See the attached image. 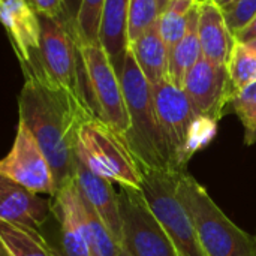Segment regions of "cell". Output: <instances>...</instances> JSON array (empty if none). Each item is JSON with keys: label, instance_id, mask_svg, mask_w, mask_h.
Instances as JSON below:
<instances>
[{"label": "cell", "instance_id": "1", "mask_svg": "<svg viewBox=\"0 0 256 256\" xmlns=\"http://www.w3.org/2000/svg\"><path fill=\"white\" fill-rule=\"evenodd\" d=\"M24 86L18 96V116L45 153L54 176L56 194L72 183L78 166L81 128L96 117L88 102L52 81L39 58L21 66Z\"/></svg>", "mask_w": 256, "mask_h": 256}, {"label": "cell", "instance_id": "2", "mask_svg": "<svg viewBox=\"0 0 256 256\" xmlns=\"http://www.w3.org/2000/svg\"><path fill=\"white\" fill-rule=\"evenodd\" d=\"M118 75L130 120V129L126 136L129 148L142 170L171 171L165 136L156 112L153 87L130 51H128Z\"/></svg>", "mask_w": 256, "mask_h": 256}, {"label": "cell", "instance_id": "3", "mask_svg": "<svg viewBox=\"0 0 256 256\" xmlns=\"http://www.w3.org/2000/svg\"><path fill=\"white\" fill-rule=\"evenodd\" d=\"M153 87L158 118L165 136L172 172H188V164L216 134L218 123L200 117L186 92L165 80Z\"/></svg>", "mask_w": 256, "mask_h": 256}, {"label": "cell", "instance_id": "4", "mask_svg": "<svg viewBox=\"0 0 256 256\" xmlns=\"http://www.w3.org/2000/svg\"><path fill=\"white\" fill-rule=\"evenodd\" d=\"M177 195L192 218L206 255L256 256V237L237 226L190 174H180Z\"/></svg>", "mask_w": 256, "mask_h": 256}, {"label": "cell", "instance_id": "5", "mask_svg": "<svg viewBox=\"0 0 256 256\" xmlns=\"http://www.w3.org/2000/svg\"><path fill=\"white\" fill-rule=\"evenodd\" d=\"M76 156L92 172L120 184V188L141 190L144 182L141 164L126 140L98 117L81 128Z\"/></svg>", "mask_w": 256, "mask_h": 256}, {"label": "cell", "instance_id": "6", "mask_svg": "<svg viewBox=\"0 0 256 256\" xmlns=\"http://www.w3.org/2000/svg\"><path fill=\"white\" fill-rule=\"evenodd\" d=\"M178 177L180 174L171 171L144 170L141 194L180 256H207L200 243L192 218L177 195Z\"/></svg>", "mask_w": 256, "mask_h": 256}, {"label": "cell", "instance_id": "7", "mask_svg": "<svg viewBox=\"0 0 256 256\" xmlns=\"http://www.w3.org/2000/svg\"><path fill=\"white\" fill-rule=\"evenodd\" d=\"M87 100L96 117L124 140L130 129L120 75L100 44H80Z\"/></svg>", "mask_w": 256, "mask_h": 256}, {"label": "cell", "instance_id": "8", "mask_svg": "<svg viewBox=\"0 0 256 256\" xmlns=\"http://www.w3.org/2000/svg\"><path fill=\"white\" fill-rule=\"evenodd\" d=\"M39 18L40 52L38 58L42 69L52 81L87 100L84 60L74 28L54 18L42 15Z\"/></svg>", "mask_w": 256, "mask_h": 256}, {"label": "cell", "instance_id": "9", "mask_svg": "<svg viewBox=\"0 0 256 256\" xmlns=\"http://www.w3.org/2000/svg\"><path fill=\"white\" fill-rule=\"evenodd\" d=\"M123 248L132 256H180L141 190L120 188Z\"/></svg>", "mask_w": 256, "mask_h": 256}, {"label": "cell", "instance_id": "10", "mask_svg": "<svg viewBox=\"0 0 256 256\" xmlns=\"http://www.w3.org/2000/svg\"><path fill=\"white\" fill-rule=\"evenodd\" d=\"M0 177L9 178L40 195H56L51 165L33 134L20 120L14 144L0 162Z\"/></svg>", "mask_w": 256, "mask_h": 256}, {"label": "cell", "instance_id": "11", "mask_svg": "<svg viewBox=\"0 0 256 256\" xmlns=\"http://www.w3.org/2000/svg\"><path fill=\"white\" fill-rule=\"evenodd\" d=\"M183 90L195 112L214 123L225 116V110L236 94L226 66L214 64L204 57L188 72Z\"/></svg>", "mask_w": 256, "mask_h": 256}, {"label": "cell", "instance_id": "12", "mask_svg": "<svg viewBox=\"0 0 256 256\" xmlns=\"http://www.w3.org/2000/svg\"><path fill=\"white\" fill-rule=\"evenodd\" d=\"M50 216H54L52 196H40V194L0 177V220L39 231Z\"/></svg>", "mask_w": 256, "mask_h": 256}, {"label": "cell", "instance_id": "13", "mask_svg": "<svg viewBox=\"0 0 256 256\" xmlns=\"http://www.w3.org/2000/svg\"><path fill=\"white\" fill-rule=\"evenodd\" d=\"M2 22L20 66L32 63L40 52V18L27 0H0Z\"/></svg>", "mask_w": 256, "mask_h": 256}, {"label": "cell", "instance_id": "14", "mask_svg": "<svg viewBox=\"0 0 256 256\" xmlns=\"http://www.w3.org/2000/svg\"><path fill=\"white\" fill-rule=\"evenodd\" d=\"M52 198L54 216L62 232L58 256H92L84 224V204L76 180L64 186Z\"/></svg>", "mask_w": 256, "mask_h": 256}, {"label": "cell", "instance_id": "15", "mask_svg": "<svg viewBox=\"0 0 256 256\" xmlns=\"http://www.w3.org/2000/svg\"><path fill=\"white\" fill-rule=\"evenodd\" d=\"M76 184L82 198L102 219L114 240L123 246V219L120 208V196L114 189V183L105 177L92 172L78 160Z\"/></svg>", "mask_w": 256, "mask_h": 256}, {"label": "cell", "instance_id": "16", "mask_svg": "<svg viewBox=\"0 0 256 256\" xmlns=\"http://www.w3.org/2000/svg\"><path fill=\"white\" fill-rule=\"evenodd\" d=\"M198 33L202 57L214 64L226 66L237 39L226 22L224 9L213 0H200Z\"/></svg>", "mask_w": 256, "mask_h": 256}, {"label": "cell", "instance_id": "17", "mask_svg": "<svg viewBox=\"0 0 256 256\" xmlns=\"http://www.w3.org/2000/svg\"><path fill=\"white\" fill-rule=\"evenodd\" d=\"M130 0H105L100 18L99 44L106 51L112 66L120 74L129 51L128 20Z\"/></svg>", "mask_w": 256, "mask_h": 256}, {"label": "cell", "instance_id": "18", "mask_svg": "<svg viewBox=\"0 0 256 256\" xmlns=\"http://www.w3.org/2000/svg\"><path fill=\"white\" fill-rule=\"evenodd\" d=\"M129 51L152 86L168 80L170 51L160 34L158 22L146 30L138 39L130 42Z\"/></svg>", "mask_w": 256, "mask_h": 256}, {"label": "cell", "instance_id": "19", "mask_svg": "<svg viewBox=\"0 0 256 256\" xmlns=\"http://www.w3.org/2000/svg\"><path fill=\"white\" fill-rule=\"evenodd\" d=\"M198 22H200V3L190 12L188 27H186L183 38L170 51L168 81H171L174 86L182 87V88H183V82H184L188 72L202 57L200 33H198Z\"/></svg>", "mask_w": 256, "mask_h": 256}, {"label": "cell", "instance_id": "20", "mask_svg": "<svg viewBox=\"0 0 256 256\" xmlns=\"http://www.w3.org/2000/svg\"><path fill=\"white\" fill-rule=\"evenodd\" d=\"M2 256H58L46 238L38 231L0 220Z\"/></svg>", "mask_w": 256, "mask_h": 256}, {"label": "cell", "instance_id": "21", "mask_svg": "<svg viewBox=\"0 0 256 256\" xmlns=\"http://www.w3.org/2000/svg\"><path fill=\"white\" fill-rule=\"evenodd\" d=\"M198 3L200 0H172L166 6V9L159 15L158 26L168 46V51H171L176 46V44L183 38L190 12L195 9Z\"/></svg>", "mask_w": 256, "mask_h": 256}, {"label": "cell", "instance_id": "22", "mask_svg": "<svg viewBox=\"0 0 256 256\" xmlns=\"http://www.w3.org/2000/svg\"><path fill=\"white\" fill-rule=\"evenodd\" d=\"M82 196V195H81ZM84 204V224L92 256H118L122 246L114 240L102 219L82 198Z\"/></svg>", "mask_w": 256, "mask_h": 256}, {"label": "cell", "instance_id": "23", "mask_svg": "<svg viewBox=\"0 0 256 256\" xmlns=\"http://www.w3.org/2000/svg\"><path fill=\"white\" fill-rule=\"evenodd\" d=\"M226 69L236 93L249 87L256 82V51L248 44L237 40L226 63Z\"/></svg>", "mask_w": 256, "mask_h": 256}, {"label": "cell", "instance_id": "24", "mask_svg": "<svg viewBox=\"0 0 256 256\" xmlns=\"http://www.w3.org/2000/svg\"><path fill=\"white\" fill-rule=\"evenodd\" d=\"M105 0H81L75 21V34L80 44H99V28Z\"/></svg>", "mask_w": 256, "mask_h": 256}, {"label": "cell", "instance_id": "25", "mask_svg": "<svg viewBox=\"0 0 256 256\" xmlns=\"http://www.w3.org/2000/svg\"><path fill=\"white\" fill-rule=\"evenodd\" d=\"M231 108L244 129V144L256 142V82L237 92L231 100Z\"/></svg>", "mask_w": 256, "mask_h": 256}, {"label": "cell", "instance_id": "26", "mask_svg": "<svg viewBox=\"0 0 256 256\" xmlns=\"http://www.w3.org/2000/svg\"><path fill=\"white\" fill-rule=\"evenodd\" d=\"M160 10L158 0H130L128 20L129 44L138 39L146 30L154 26L159 20Z\"/></svg>", "mask_w": 256, "mask_h": 256}, {"label": "cell", "instance_id": "27", "mask_svg": "<svg viewBox=\"0 0 256 256\" xmlns=\"http://www.w3.org/2000/svg\"><path fill=\"white\" fill-rule=\"evenodd\" d=\"M224 14L236 36L256 15V0H234L230 6L224 8Z\"/></svg>", "mask_w": 256, "mask_h": 256}, {"label": "cell", "instance_id": "28", "mask_svg": "<svg viewBox=\"0 0 256 256\" xmlns=\"http://www.w3.org/2000/svg\"><path fill=\"white\" fill-rule=\"evenodd\" d=\"M27 2L32 4V8L39 15L58 20V21L64 22L66 26L72 27L69 24V20H68V14H66V8H64V0H27Z\"/></svg>", "mask_w": 256, "mask_h": 256}, {"label": "cell", "instance_id": "29", "mask_svg": "<svg viewBox=\"0 0 256 256\" xmlns=\"http://www.w3.org/2000/svg\"><path fill=\"white\" fill-rule=\"evenodd\" d=\"M236 39L238 42H243V44H249L252 40L256 39V15L252 18V21L244 27L242 28L237 34H236Z\"/></svg>", "mask_w": 256, "mask_h": 256}, {"label": "cell", "instance_id": "30", "mask_svg": "<svg viewBox=\"0 0 256 256\" xmlns=\"http://www.w3.org/2000/svg\"><path fill=\"white\" fill-rule=\"evenodd\" d=\"M80 6H81V0H64L68 20H69V24L72 26L74 32H75V21H76L78 12H80Z\"/></svg>", "mask_w": 256, "mask_h": 256}, {"label": "cell", "instance_id": "31", "mask_svg": "<svg viewBox=\"0 0 256 256\" xmlns=\"http://www.w3.org/2000/svg\"><path fill=\"white\" fill-rule=\"evenodd\" d=\"M172 0H158V4H159V10H160V14L166 9V6L171 3Z\"/></svg>", "mask_w": 256, "mask_h": 256}, {"label": "cell", "instance_id": "32", "mask_svg": "<svg viewBox=\"0 0 256 256\" xmlns=\"http://www.w3.org/2000/svg\"><path fill=\"white\" fill-rule=\"evenodd\" d=\"M213 2H214L216 4H219V6L224 9V8H226V6H230L234 0H213Z\"/></svg>", "mask_w": 256, "mask_h": 256}, {"label": "cell", "instance_id": "33", "mask_svg": "<svg viewBox=\"0 0 256 256\" xmlns=\"http://www.w3.org/2000/svg\"><path fill=\"white\" fill-rule=\"evenodd\" d=\"M118 256H132L123 246H122V249H120V254H118Z\"/></svg>", "mask_w": 256, "mask_h": 256}, {"label": "cell", "instance_id": "34", "mask_svg": "<svg viewBox=\"0 0 256 256\" xmlns=\"http://www.w3.org/2000/svg\"><path fill=\"white\" fill-rule=\"evenodd\" d=\"M248 45H249V46H250L252 50H255V51H256V39H255V40H252V42H249Z\"/></svg>", "mask_w": 256, "mask_h": 256}]
</instances>
